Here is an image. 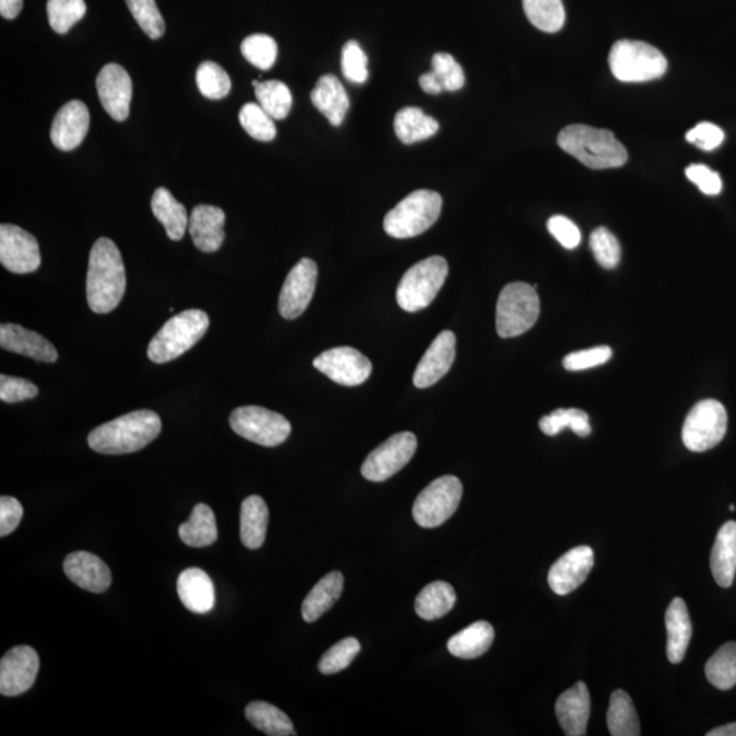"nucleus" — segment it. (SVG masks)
Listing matches in <instances>:
<instances>
[{"instance_id":"obj_17","label":"nucleus","mask_w":736,"mask_h":736,"mask_svg":"<svg viewBox=\"0 0 736 736\" xmlns=\"http://www.w3.org/2000/svg\"><path fill=\"white\" fill-rule=\"evenodd\" d=\"M97 95L109 117L117 121L129 118L133 82L124 67L109 63L102 67L96 79Z\"/></svg>"},{"instance_id":"obj_35","label":"nucleus","mask_w":736,"mask_h":736,"mask_svg":"<svg viewBox=\"0 0 736 736\" xmlns=\"http://www.w3.org/2000/svg\"><path fill=\"white\" fill-rule=\"evenodd\" d=\"M179 537L186 546L196 549L215 543L218 538L216 517L208 504H196L190 520L179 527Z\"/></svg>"},{"instance_id":"obj_43","label":"nucleus","mask_w":736,"mask_h":736,"mask_svg":"<svg viewBox=\"0 0 736 736\" xmlns=\"http://www.w3.org/2000/svg\"><path fill=\"white\" fill-rule=\"evenodd\" d=\"M87 13L85 0H48L47 14L51 28L59 35H65L81 21Z\"/></svg>"},{"instance_id":"obj_50","label":"nucleus","mask_w":736,"mask_h":736,"mask_svg":"<svg viewBox=\"0 0 736 736\" xmlns=\"http://www.w3.org/2000/svg\"><path fill=\"white\" fill-rule=\"evenodd\" d=\"M343 75L349 81L363 84L369 79V58L357 41L346 42L342 53Z\"/></svg>"},{"instance_id":"obj_57","label":"nucleus","mask_w":736,"mask_h":736,"mask_svg":"<svg viewBox=\"0 0 736 736\" xmlns=\"http://www.w3.org/2000/svg\"><path fill=\"white\" fill-rule=\"evenodd\" d=\"M23 6V0H0V14L6 20H14L20 16Z\"/></svg>"},{"instance_id":"obj_55","label":"nucleus","mask_w":736,"mask_h":736,"mask_svg":"<svg viewBox=\"0 0 736 736\" xmlns=\"http://www.w3.org/2000/svg\"><path fill=\"white\" fill-rule=\"evenodd\" d=\"M686 139L697 148L703 150H714L719 148L724 141V131L719 126L704 121L686 134Z\"/></svg>"},{"instance_id":"obj_20","label":"nucleus","mask_w":736,"mask_h":736,"mask_svg":"<svg viewBox=\"0 0 736 736\" xmlns=\"http://www.w3.org/2000/svg\"><path fill=\"white\" fill-rule=\"evenodd\" d=\"M89 126L88 107L79 100L69 101L59 109L52 121L51 141L60 150H75L87 137Z\"/></svg>"},{"instance_id":"obj_34","label":"nucleus","mask_w":736,"mask_h":736,"mask_svg":"<svg viewBox=\"0 0 736 736\" xmlns=\"http://www.w3.org/2000/svg\"><path fill=\"white\" fill-rule=\"evenodd\" d=\"M440 124L421 108L405 107L395 114L394 131L401 143L412 145L434 137Z\"/></svg>"},{"instance_id":"obj_16","label":"nucleus","mask_w":736,"mask_h":736,"mask_svg":"<svg viewBox=\"0 0 736 736\" xmlns=\"http://www.w3.org/2000/svg\"><path fill=\"white\" fill-rule=\"evenodd\" d=\"M40 659L28 645L10 649L0 661V693L6 697L21 696L38 678Z\"/></svg>"},{"instance_id":"obj_14","label":"nucleus","mask_w":736,"mask_h":736,"mask_svg":"<svg viewBox=\"0 0 736 736\" xmlns=\"http://www.w3.org/2000/svg\"><path fill=\"white\" fill-rule=\"evenodd\" d=\"M314 367L343 386H359L370 379L373 364L351 346H338L315 357Z\"/></svg>"},{"instance_id":"obj_8","label":"nucleus","mask_w":736,"mask_h":736,"mask_svg":"<svg viewBox=\"0 0 736 736\" xmlns=\"http://www.w3.org/2000/svg\"><path fill=\"white\" fill-rule=\"evenodd\" d=\"M540 314L537 288L527 283L507 285L498 297L497 332L502 338L521 336L532 330Z\"/></svg>"},{"instance_id":"obj_33","label":"nucleus","mask_w":736,"mask_h":736,"mask_svg":"<svg viewBox=\"0 0 736 736\" xmlns=\"http://www.w3.org/2000/svg\"><path fill=\"white\" fill-rule=\"evenodd\" d=\"M150 206L157 220L166 228L169 239H184L190 218L185 206L178 203L166 187L157 188Z\"/></svg>"},{"instance_id":"obj_7","label":"nucleus","mask_w":736,"mask_h":736,"mask_svg":"<svg viewBox=\"0 0 736 736\" xmlns=\"http://www.w3.org/2000/svg\"><path fill=\"white\" fill-rule=\"evenodd\" d=\"M449 275L446 259L434 255L410 267L398 288V303L406 313H418L434 302Z\"/></svg>"},{"instance_id":"obj_28","label":"nucleus","mask_w":736,"mask_h":736,"mask_svg":"<svg viewBox=\"0 0 736 736\" xmlns=\"http://www.w3.org/2000/svg\"><path fill=\"white\" fill-rule=\"evenodd\" d=\"M667 658L673 665L685 659L691 640L693 628L685 601L675 598L666 612Z\"/></svg>"},{"instance_id":"obj_42","label":"nucleus","mask_w":736,"mask_h":736,"mask_svg":"<svg viewBox=\"0 0 736 736\" xmlns=\"http://www.w3.org/2000/svg\"><path fill=\"white\" fill-rule=\"evenodd\" d=\"M539 428L549 436H556L565 429H570L580 436H588L592 433L587 412L577 410V408L552 411L550 415L540 419Z\"/></svg>"},{"instance_id":"obj_13","label":"nucleus","mask_w":736,"mask_h":736,"mask_svg":"<svg viewBox=\"0 0 736 736\" xmlns=\"http://www.w3.org/2000/svg\"><path fill=\"white\" fill-rule=\"evenodd\" d=\"M0 263L17 275L38 271L41 265L38 239L17 225H0Z\"/></svg>"},{"instance_id":"obj_52","label":"nucleus","mask_w":736,"mask_h":736,"mask_svg":"<svg viewBox=\"0 0 736 736\" xmlns=\"http://www.w3.org/2000/svg\"><path fill=\"white\" fill-rule=\"evenodd\" d=\"M39 394V387L27 380L17 376H0V400L3 403H21V401L35 399Z\"/></svg>"},{"instance_id":"obj_19","label":"nucleus","mask_w":736,"mask_h":736,"mask_svg":"<svg viewBox=\"0 0 736 736\" xmlns=\"http://www.w3.org/2000/svg\"><path fill=\"white\" fill-rule=\"evenodd\" d=\"M455 359V336L453 332L445 331L438 334L436 338L425 351L422 361L419 362L413 385L425 389L435 385L452 369Z\"/></svg>"},{"instance_id":"obj_29","label":"nucleus","mask_w":736,"mask_h":736,"mask_svg":"<svg viewBox=\"0 0 736 736\" xmlns=\"http://www.w3.org/2000/svg\"><path fill=\"white\" fill-rule=\"evenodd\" d=\"M431 63H433V71L425 72L419 78V85L425 94L458 92V90L464 88V70L452 55L438 52Z\"/></svg>"},{"instance_id":"obj_49","label":"nucleus","mask_w":736,"mask_h":736,"mask_svg":"<svg viewBox=\"0 0 736 736\" xmlns=\"http://www.w3.org/2000/svg\"><path fill=\"white\" fill-rule=\"evenodd\" d=\"M589 246H591L596 263L605 269H614L620 263L619 242L607 228L595 229L589 239Z\"/></svg>"},{"instance_id":"obj_56","label":"nucleus","mask_w":736,"mask_h":736,"mask_svg":"<svg viewBox=\"0 0 736 736\" xmlns=\"http://www.w3.org/2000/svg\"><path fill=\"white\" fill-rule=\"evenodd\" d=\"M22 504L16 498L3 495L0 498V538L9 537L14 532L22 520Z\"/></svg>"},{"instance_id":"obj_11","label":"nucleus","mask_w":736,"mask_h":736,"mask_svg":"<svg viewBox=\"0 0 736 736\" xmlns=\"http://www.w3.org/2000/svg\"><path fill=\"white\" fill-rule=\"evenodd\" d=\"M462 484L459 478L442 477L434 480L413 503V520L422 528H436L446 522L459 509Z\"/></svg>"},{"instance_id":"obj_26","label":"nucleus","mask_w":736,"mask_h":736,"mask_svg":"<svg viewBox=\"0 0 736 736\" xmlns=\"http://www.w3.org/2000/svg\"><path fill=\"white\" fill-rule=\"evenodd\" d=\"M313 105L332 126L343 124L350 109V97L336 76H322L312 92Z\"/></svg>"},{"instance_id":"obj_24","label":"nucleus","mask_w":736,"mask_h":736,"mask_svg":"<svg viewBox=\"0 0 736 736\" xmlns=\"http://www.w3.org/2000/svg\"><path fill=\"white\" fill-rule=\"evenodd\" d=\"M225 213L213 205H198L193 209L188 230L198 251L215 253L223 246Z\"/></svg>"},{"instance_id":"obj_40","label":"nucleus","mask_w":736,"mask_h":736,"mask_svg":"<svg viewBox=\"0 0 736 736\" xmlns=\"http://www.w3.org/2000/svg\"><path fill=\"white\" fill-rule=\"evenodd\" d=\"M709 684L720 690H729L736 685V642L724 644L705 666Z\"/></svg>"},{"instance_id":"obj_25","label":"nucleus","mask_w":736,"mask_h":736,"mask_svg":"<svg viewBox=\"0 0 736 736\" xmlns=\"http://www.w3.org/2000/svg\"><path fill=\"white\" fill-rule=\"evenodd\" d=\"M178 595L181 603L194 614H208L215 608V586L206 571L188 568L178 579Z\"/></svg>"},{"instance_id":"obj_10","label":"nucleus","mask_w":736,"mask_h":736,"mask_svg":"<svg viewBox=\"0 0 736 736\" xmlns=\"http://www.w3.org/2000/svg\"><path fill=\"white\" fill-rule=\"evenodd\" d=\"M726 408L716 400H703L691 408L683 429L684 445L690 452L703 453L714 449L727 433Z\"/></svg>"},{"instance_id":"obj_54","label":"nucleus","mask_w":736,"mask_h":736,"mask_svg":"<svg viewBox=\"0 0 736 736\" xmlns=\"http://www.w3.org/2000/svg\"><path fill=\"white\" fill-rule=\"evenodd\" d=\"M550 234L568 251H573L581 242L579 227L565 216H552L547 223Z\"/></svg>"},{"instance_id":"obj_44","label":"nucleus","mask_w":736,"mask_h":736,"mask_svg":"<svg viewBox=\"0 0 736 736\" xmlns=\"http://www.w3.org/2000/svg\"><path fill=\"white\" fill-rule=\"evenodd\" d=\"M239 121L248 136L257 141L269 143L275 139L277 130L269 114L255 102H247L239 112Z\"/></svg>"},{"instance_id":"obj_32","label":"nucleus","mask_w":736,"mask_h":736,"mask_svg":"<svg viewBox=\"0 0 736 736\" xmlns=\"http://www.w3.org/2000/svg\"><path fill=\"white\" fill-rule=\"evenodd\" d=\"M494 637V628L485 620H479L450 638L448 649L455 658L477 659L491 648Z\"/></svg>"},{"instance_id":"obj_51","label":"nucleus","mask_w":736,"mask_h":736,"mask_svg":"<svg viewBox=\"0 0 736 736\" xmlns=\"http://www.w3.org/2000/svg\"><path fill=\"white\" fill-rule=\"evenodd\" d=\"M612 351L610 346H595L591 350L573 352L563 359V367L568 371H582L601 366L610 361Z\"/></svg>"},{"instance_id":"obj_31","label":"nucleus","mask_w":736,"mask_h":736,"mask_svg":"<svg viewBox=\"0 0 736 736\" xmlns=\"http://www.w3.org/2000/svg\"><path fill=\"white\" fill-rule=\"evenodd\" d=\"M269 522V509L258 495L246 498L241 509V539L242 543L251 550H258L264 546Z\"/></svg>"},{"instance_id":"obj_2","label":"nucleus","mask_w":736,"mask_h":736,"mask_svg":"<svg viewBox=\"0 0 736 736\" xmlns=\"http://www.w3.org/2000/svg\"><path fill=\"white\" fill-rule=\"evenodd\" d=\"M161 433V419L150 410L134 411L96 428L90 449L101 454H129L148 446Z\"/></svg>"},{"instance_id":"obj_45","label":"nucleus","mask_w":736,"mask_h":736,"mask_svg":"<svg viewBox=\"0 0 736 736\" xmlns=\"http://www.w3.org/2000/svg\"><path fill=\"white\" fill-rule=\"evenodd\" d=\"M199 92L210 100H222L230 92V78L227 71L215 62L200 63L196 76Z\"/></svg>"},{"instance_id":"obj_15","label":"nucleus","mask_w":736,"mask_h":736,"mask_svg":"<svg viewBox=\"0 0 736 736\" xmlns=\"http://www.w3.org/2000/svg\"><path fill=\"white\" fill-rule=\"evenodd\" d=\"M318 266L313 259L303 258L288 273L278 297V310L285 320L301 316L312 302Z\"/></svg>"},{"instance_id":"obj_30","label":"nucleus","mask_w":736,"mask_h":736,"mask_svg":"<svg viewBox=\"0 0 736 736\" xmlns=\"http://www.w3.org/2000/svg\"><path fill=\"white\" fill-rule=\"evenodd\" d=\"M344 589V576L340 571H331L322 577L316 586L310 591L302 605V617L307 624L315 622L326 611L336 605Z\"/></svg>"},{"instance_id":"obj_39","label":"nucleus","mask_w":736,"mask_h":736,"mask_svg":"<svg viewBox=\"0 0 736 736\" xmlns=\"http://www.w3.org/2000/svg\"><path fill=\"white\" fill-rule=\"evenodd\" d=\"M529 22L546 33H557L565 26L562 0H522Z\"/></svg>"},{"instance_id":"obj_6","label":"nucleus","mask_w":736,"mask_h":736,"mask_svg":"<svg viewBox=\"0 0 736 736\" xmlns=\"http://www.w3.org/2000/svg\"><path fill=\"white\" fill-rule=\"evenodd\" d=\"M608 65L620 82H648L666 75L667 59L644 41L620 40L612 46Z\"/></svg>"},{"instance_id":"obj_47","label":"nucleus","mask_w":736,"mask_h":736,"mask_svg":"<svg viewBox=\"0 0 736 736\" xmlns=\"http://www.w3.org/2000/svg\"><path fill=\"white\" fill-rule=\"evenodd\" d=\"M134 20L151 40L160 39L166 32V22L158 10L156 0H126Z\"/></svg>"},{"instance_id":"obj_9","label":"nucleus","mask_w":736,"mask_h":736,"mask_svg":"<svg viewBox=\"0 0 736 736\" xmlns=\"http://www.w3.org/2000/svg\"><path fill=\"white\" fill-rule=\"evenodd\" d=\"M229 424L237 435L265 448L282 445L292 431L291 423L283 415L257 405L236 408Z\"/></svg>"},{"instance_id":"obj_46","label":"nucleus","mask_w":736,"mask_h":736,"mask_svg":"<svg viewBox=\"0 0 736 736\" xmlns=\"http://www.w3.org/2000/svg\"><path fill=\"white\" fill-rule=\"evenodd\" d=\"M243 57L259 70H271L276 63L278 47L275 39L267 35H252L242 42Z\"/></svg>"},{"instance_id":"obj_5","label":"nucleus","mask_w":736,"mask_h":736,"mask_svg":"<svg viewBox=\"0 0 736 736\" xmlns=\"http://www.w3.org/2000/svg\"><path fill=\"white\" fill-rule=\"evenodd\" d=\"M442 212V197L436 192L416 190L387 212L383 228L395 239L422 235L433 227Z\"/></svg>"},{"instance_id":"obj_23","label":"nucleus","mask_w":736,"mask_h":736,"mask_svg":"<svg viewBox=\"0 0 736 736\" xmlns=\"http://www.w3.org/2000/svg\"><path fill=\"white\" fill-rule=\"evenodd\" d=\"M0 346L14 354L32 357L38 362L58 361V351L41 334L16 324L0 326Z\"/></svg>"},{"instance_id":"obj_4","label":"nucleus","mask_w":736,"mask_h":736,"mask_svg":"<svg viewBox=\"0 0 736 736\" xmlns=\"http://www.w3.org/2000/svg\"><path fill=\"white\" fill-rule=\"evenodd\" d=\"M209 324V316L203 310H186L174 315L151 338L148 357L158 364L175 361L205 336Z\"/></svg>"},{"instance_id":"obj_36","label":"nucleus","mask_w":736,"mask_h":736,"mask_svg":"<svg viewBox=\"0 0 736 736\" xmlns=\"http://www.w3.org/2000/svg\"><path fill=\"white\" fill-rule=\"evenodd\" d=\"M458 600L454 588L445 581H435L424 587L418 595L415 610L424 620H436L453 610Z\"/></svg>"},{"instance_id":"obj_38","label":"nucleus","mask_w":736,"mask_h":736,"mask_svg":"<svg viewBox=\"0 0 736 736\" xmlns=\"http://www.w3.org/2000/svg\"><path fill=\"white\" fill-rule=\"evenodd\" d=\"M247 720L269 736H295V727L282 709L269 703L254 701L245 709Z\"/></svg>"},{"instance_id":"obj_41","label":"nucleus","mask_w":736,"mask_h":736,"mask_svg":"<svg viewBox=\"0 0 736 736\" xmlns=\"http://www.w3.org/2000/svg\"><path fill=\"white\" fill-rule=\"evenodd\" d=\"M255 97L258 105L271 115L273 119L282 120L288 117L292 108V94L287 85L276 79L271 81H253Z\"/></svg>"},{"instance_id":"obj_48","label":"nucleus","mask_w":736,"mask_h":736,"mask_svg":"<svg viewBox=\"0 0 736 736\" xmlns=\"http://www.w3.org/2000/svg\"><path fill=\"white\" fill-rule=\"evenodd\" d=\"M361 652V642L354 637L334 644L320 660V671L324 675H333L349 668L356 656Z\"/></svg>"},{"instance_id":"obj_3","label":"nucleus","mask_w":736,"mask_h":736,"mask_svg":"<svg viewBox=\"0 0 736 736\" xmlns=\"http://www.w3.org/2000/svg\"><path fill=\"white\" fill-rule=\"evenodd\" d=\"M559 148L592 169L625 166L628 151L614 133L587 125H570L559 133Z\"/></svg>"},{"instance_id":"obj_58","label":"nucleus","mask_w":736,"mask_h":736,"mask_svg":"<svg viewBox=\"0 0 736 736\" xmlns=\"http://www.w3.org/2000/svg\"><path fill=\"white\" fill-rule=\"evenodd\" d=\"M708 736H736V723L733 724H727V726H723L719 728L712 729L707 734Z\"/></svg>"},{"instance_id":"obj_53","label":"nucleus","mask_w":736,"mask_h":736,"mask_svg":"<svg viewBox=\"0 0 736 736\" xmlns=\"http://www.w3.org/2000/svg\"><path fill=\"white\" fill-rule=\"evenodd\" d=\"M686 176L691 184H695L707 196H717L722 193L723 181L720 175L712 171L709 167L703 166V164H693V166L687 167Z\"/></svg>"},{"instance_id":"obj_22","label":"nucleus","mask_w":736,"mask_h":736,"mask_svg":"<svg viewBox=\"0 0 736 736\" xmlns=\"http://www.w3.org/2000/svg\"><path fill=\"white\" fill-rule=\"evenodd\" d=\"M556 714L566 735H586L589 715H591V697H589L588 686L577 683L562 693L556 704Z\"/></svg>"},{"instance_id":"obj_18","label":"nucleus","mask_w":736,"mask_h":736,"mask_svg":"<svg viewBox=\"0 0 736 736\" xmlns=\"http://www.w3.org/2000/svg\"><path fill=\"white\" fill-rule=\"evenodd\" d=\"M595 553L591 547L579 546L563 553L549 571L552 592L566 596L582 586L593 568Z\"/></svg>"},{"instance_id":"obj_21","label":"nucleus","mask_w":736,"mask_h":736,"mask_svg":"<svg viewBox=\"0 0 736 736\" xmlns=\"http://www.w3.org/2000/svg\"><path fill=\"white\" fill-rule=\"evenodd\" d=\"M67 579L77 587L94 593L106 592L111 587L112 575L105 561L95 553L77 551L67 556L63 562Z\"/></svg>"},{"instance_id":"obj_27","label":"nucleus","mask_w":736,"mask_h":736,"mask_svg":"<svg viewBox=\"0 0 736 736\" xmlns=\"http://www.w3.org/2000/svg\"><path fill=\"white\" fill-rule=\"evenodd\" d=\"M710 570L717 586H733L736 575V521H727L717 532L710 553Z\"/></svg>"},{"instance_id":"obj_12","label":"nucleus","mask_w":736,"mask_h":736,"mask_svg":"<svg viewBox=\"0 0 736 736\" xmlns=\"http://www.w3.org/2000/svg\"><path fill=\"white\" fill-rule=\"evenodd\" d=\"M418 448L416 436L412 433L394 434L373 450L362 465V474L370 482H385L403 470L415 454Z\"/></svg>"},{"instance_id":"obj_1","label":"nucleus","mask_w":736,"mask_h":736,"mask_svg":"<svg viewBox=\"0 0 736 736\" xmlns=\"http://www.w3.org/2000/svg\"><path fill=\"white\" fill-rule=\"evenodd\" d=\"M126 269L119 248L108 237H100L90 251L87 300L96 314L114 312L124 300Z\"/></svg>"},{"instance_id":"obj_37","label":"nucleus","mask_w":736,"mask_h":736,"mask_svg":"<svg viewBox=\"0 0 736 736\" xmlns=\"http://www.w3.org/2000/svg\"><path fill=\"white\" fill-rule=\"evenodd\" d=\"M607 727L612 736H638L641 734L640 720L628 693L616 690L607 712Z\"/></svg>"}]
</instances>
